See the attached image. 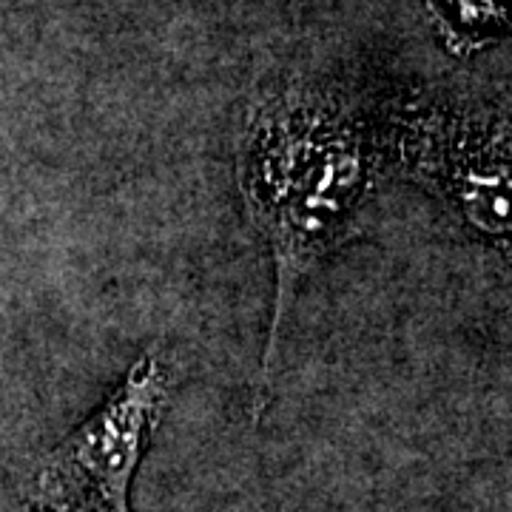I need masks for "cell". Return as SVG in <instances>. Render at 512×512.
Here are the masks:
<instances>
[{
  "instance_id": "cell-1",
  "label": "cell",
  "mask_w": 512,
  "mask_h": 512,
  "mask_svg": "<svg viewBox=\"0 0 512 512\" xmlns=\"http://www.w3.org/2000/svg\"><path fill=\"white\" fill-rule=\"evenodd\" d=\"M382 157V134L328 94L285 89L248 114L237 157L239 191L276 268L256 413L268 402L293 296L356 228Z\"/></svg>"
},
{
  "instance_id": "cell-2",
  "label": "cell",
  "mask_w": 512,
  "mask_h": 512,
  "mask_svg": "<svg viewBox=\"0 0 512 512\" xmlns=\"http://www.w3.org/2000/svg\"><path fill=\"white\" fill-rule=\"evenodd\" d=\"M390 160L453 205L478 237L510 242V126L504 114L450 103L399 109L390 120Z\"/></svg>"
},
{
  "instance_id": "cell-3",
  "label": "cell",
  "mask_w": 512,
  "mask_h": 512,
  "mask_svg": "<svg viewBox=\"0 0 512 512\" xmlns=\"http://www.w3.org/2000/svg\"><path fill=\"white\" fill-rule=\"evenodd\" d=\"M168 399V367L143 356L106 404L40 461L32 504L43 512H128L131 478Z\"/></svg>"
}]
</instances>
